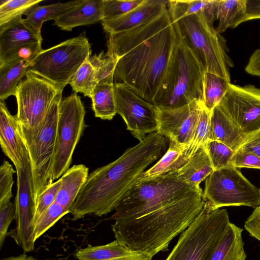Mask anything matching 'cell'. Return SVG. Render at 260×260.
Masks as SVG:
<instances>
[{"label": "cell", "instance_id": "obj_1", "mask_svg": "<svg viewBox=\"0 0 260 260\" xmlns=\"http://www.w3.org/2000/svg\"><path fill=\"white\" fill-rule=\"evenodd\" d=\"M203 193L200 186L179 180L175 171L138 182L110 217L115 240L153 257L201 213Z\"/></svg>", "mask_w": 260, "mask_h": 260}, {"label": "cell", "instance_id": "obj_2", "mask_svg": "<svg viewBox=\"0 0 260 260\" xmlns=\"http://www.w3.org/2000/svg\"><path fill=\"white\" fill-rule=\"evenodd\" d=\"M176 39L167 6L139 26L109 35L107 53L117 59L113 83H122L153 103L164 79Z\"/></svg>", "mask_w": 260, "mask_h": 260}, {"label": "cell", "instance_id": "obj_3", "mask_svg": "<svg viewBox=\"0 0 260 260\" xmlns=\"http://www.w3.org/2000/svg\"><path fill=\"white\" fill-rule=\"evenodd\" d=\"M165 138L152 133L115 160L89 174L70 209L72 219L115 210L146 169L161 155L167 145Z\"/></svg>", "mask_w": 260, "mask_h": 260}, {"label": "cell", "instance_id": "obj_4", "mask_svg": "<svg viewBox=\"0 0 260 260\" xmlns=\"http://www.w3.org/2000/svg\"><path fill=\"white\" fill-rule=\"evenodd\" d=\"M175 28L174 46L162 83L152 103L168 109L180 107L195 100L204 102L205 72Z\"/></svg>", "mask_w": 260, "mask_h": 260}, {"label": "cell", "instance_id": "obj_5", "mask_svg": "<svg viewBox=\"0 0 260 260\" xmlns=\"http://www.w3.org/2000/svg\"><path fill=\"white\" fill-rule=\"evenodd\" d=\"M173 23L205 72L231 82L230 70L234 63L224 38L216 31L213 24L199 14L186 16Z\"/></svg>", "mask_w": 260, "mask_h": 260}, {"label": "cell", "instance_id": "obj_6", "mask_svg": "<svg viewBox=\"0 0 260 260\" xmlns=\"http://www.w3.org/2000/svg\"><path fill=\"white\" fill-rule=\"evenodd\" d=\"M230 223L225 209L212 210L205 203L201 213L181 234L165 260H208Z\"/></svg>", "mask_w": 260, "mask_h": 260}, {"label": "cell", "instance_id": "obj_7", "mask_svg": "<svg viewBox=\"0 0 260 260\" xmlns=\"http://www.w3.org/2000/svg\"><path fill=\"white\" fill-rule=\"evenodd\" d=\"M90 48L88 39L84 33L82 34L52 47L43 49L30 60L28 70L63 90L91 54Z\"/></svg>", "mask_w": 260, "mask_h": 260}, {"label": "cell", "instance_id": "obj_8", "mask_svg": "<svg viewBox=\"0 0 260 260\" xmlns=\"http://www.w3.org/2000/svg\"><path fill=\"white\" fill-rule=\"evenodd\" d=\"M16 88V114L25 142L40 131L56 95L62 89L47 79L27 70Z\"/></svg>", "mask_w": 260, "mask_h": 260}, {"label": "cell", "instance_id": "obj_9", "mask_svg": "<svg viewBox=\"0 0 260 260\" xmlns=\"http://www.w3.org/2000/svg\"><path fill=\"white\" fill-rule=\"evenodd\" d=\"M203 196L212 210L241 206L255 209L260 206V189L252 184L232 165L214 170L206 179Z\"/></svg>", "mask_w": 260, "mask_h": 260}, {"label": "cell", "instance_id": "obj_10", "mask_svg": "<svg viewBox=\"0 0 260 260\" xmlns=\"http://www.w3.org/2000/svg\"><path fill=\"white\" fill-rule=\"evenodd\" d=\"M85 114L84 105L76 92L61 100L52 169L53 182L70 168L75 149L85 128Z\"/></svg>", "mask_w": 260, "mask_h": 260}, {"label": "cell", "instance_id": "obj_11", "mask_svg": "<svg viewBox=\"0 0 260 260\" xmlns=\"http://www.w3.org/2000/svg\"><path fill=\"white\" fill-rule=\"evenodd\" d=\"M62 92H60L54 99L38 134L25 142L30 157L35 202L53 182L52 169Z\"/></svg>", "mask_w": 260, "mask_h": 260}, {"label": "cell", "instance_id": "obj_12", "mask_svg": "<svg viewBox=\"0 0 260 260\" xmlns=\"http://www.w3.org/2000/svg\"><path fill=\"white\" fill-rule=\"evenodd\" d=\"M17 192L15 198V226L8 233L24 252L34 249V218L36 202L34 197L30 162L17 170Z\"/></svg>", "mask_w": 260, "mask_h": 260}, {"label": "cell", "instance_id": "obj_13", "mask_svg": "<svg viewBox=\"0 0 260 260\" xmlns=\"http://www.w3.org/2000/svg\"><path fill=\"white\" fill-rule=\"evenodd\" d=\"M113 86L117 113L133 136L141 142L147 134L157 132L156 106L124 84L115 83Z\"/></svg>", "mask_w": 260, "mask_h": 260}, {"label": "cell", "instance_id": "obj_14", "mask_svg": "<svg viewBox=\"0 0 260 260\" xmlns=\"http://www.w3.org/2000/svg\"><path fill=\"white\" fill-rule=\"evenodd\" d=\"M219 106L245 135L260 129V88L231 83Z\"/></svg>", "mask_w": 260, "mask_h": 260}, {"label": "cell", "instance_id": "obj_15", "mask_svg": "<svg viewBox=\"0 0 260 260\" xmlns=\"http://www.w3.org/2000/svg\"><path fill=\"white\" fill-rule=\"evenodd\" d=\"M41 31L19 16L0 26V66L20 58L31 60L42 50Z\"/></svg>", "mask_w": 260, "mask_h": 260}, {"label": "cell", "instance_id": "obj_16", "mask_svg": "<svg viewBox=\"0 0 260 260\" xmlns=\"http://www.w3.org/2000/svg\"><path fill=\"white\" fill-rule=\"evenodd\" d=\"M204 102L197 100L172 109L156 106L157 132L181 145H188L194 135Z\"/></svg>", "mask_w": 260, "mask_h": 260}, {"label": "cell", "instance_id": "obj_17", "mask_svg": "<svg viewBox=\"0 0 260 260\" xmlns=\"http://www.w3.org/2000/svg\"><path fill=\"white\" fill-rule=\"evenodd\" d=\"M0 144L3 153L13 163L16 170L30 162L18 118L16 115L10 113L5 101L1 100Z\"/></svg>", "mask_w": 260, "mask_h": 260}, {"label": "cell", "instance_id": "obj_18", "mask_svg": "<svg viewBox=\"0 0 260 260\" xmlns=\"http://www.w3.org/2000/svg\"><path fill=\"white\" fill-rule=\"evenodd\" d=\"M169 1L144 0L139 6L115 18L103 20L102 25L109 35L132 30L144 22L155 13L167 6Z\"/></svg>", "mask_w": 260, "mask_h": 260}, {"label": "cell", "instance_id": "obj_19", "mask_svg": "<svg viewBox=\"0 0 260 260\" xmlns=\"http://www.w3.org/2000/svg\"><path fill=\"white\" fill-rule=\"evenodd\" d=\"M103 20L102 0H83L56 18L53 24L62 30L71 31L75 27Z\"/></svg>", "mask_w": 260, "mask_h": 260}, {"label": "cell", "instance_id": "obj_20", "mask_svg": "<svg viewBox=\"0 0 260 260\" xmlns=\"http://www.w3.org/2000/svg\"><path fill=\"white\" fill-rule=\"evenodd\" d=\"M78 260H151L152 257L133 250L116 240L106 244L80 249L76 253Z\"/></svg>", "mask_w": 260, "mask_h": 260}, {"label": "cell", "instance_id": "obj_21", "mask_svg": "<svg viewBox=\"0 0 260 260\" xmlns=\"http://www.w3.org/2000/svg\"><path fill=\"white\" fill-rule=\"evenodd\" d=\"M212 140L219 141L236 151L247 135L222 111L219 105L211 112Z\"/></svg>", "mask_w": 260, "mask_h": 260}, {"label": "cell", "instance_id": "obj_22", "mask_svg": "<svg viewBox=\"0 0 260 260\" xmlns=\"http://www.w3.org/2000/svg\"><path fill=\"white\" fill-rule=\"evenodd\" d=\"M191 156L188 145L183 146L174 141H169V148L165 154L156 164L143 173L138 182L176 171L182 167Z\"/></svg>", "mask_w": 260, "mask_h": 260}, {"label": "cell", "instance_id": "obj_23", "mask_svg": "<svg viewBox=\"0 0 260 260\" xmlns=\"http://www.w3.org/2000/svg\"><path fill=\"white\" fill-rule=\"evenodd\" d=\"M214 171L205 145L199 147L189 160L175 171L177 178L194 186L200 184Z\"/></svg>", "mask_w": 260, "mask_h": 260}, {"label": "cell", "instance_id": "obj_24", "mask_svg": "<svg viewBox=\"0 0 260 260\" xmlns=\"http://www.w3.org/2000/svg\"><path fill=\"white\" fill-rule=\"evenodd\" d=\"M242 232V228L231 222L208 260H245Z\"/></svg>", "mask_w": 260, "mask_h": 260}, {"label": "cell", "instance_id": "obj_25", "mask_svg": "<svg viewBox=\"0 0 260 260\" xmlns=\"http://www.w3.org/2000/svg\"><path fill=\"white\" fill-rule=\"evenodd\" d=\"M88 173V168L84 165H75L70 168L60 178L61 185L55 202L68 210L69 213Z\"/></svg>", "mask_w": 260, "mask_h": 260}, {"label": "cell", "instance_id": "obj_26", "mask_svg": "<svg viewBox=\"0 0 260 260\" xmlns=\"http://www.w3.org/2000/svg\"><path fill=\"white\" fill-rule=\"evenodd\" d=\"M216 0L169 1L168 11L172 21L192 14L203 16L213 24Z\"/></svg>", "mask_w": 260, "mask_h": 260}, {"label": "cell", "instance_id": "obj_27", "mask_svg": "<svg viewBox=\"0 0 260 260\" xmlns=\"http://www.w3.org/2000/svg\"><path fill=\"white\" fill-rule=\"evenodd\" d=\"M246 0H216L215 19L218 22L216 31L220 34L228 28L242 23L246 10Z\"/></svg>", "mask_w": 260, "mask_h": 260}, {"label": "cell", "instance_id": "obj_28", "mask_svg": "<svg viewBox=\"0 0 260 260\" xmlns=\"http://www.w3.org/2000/svg\"><path fill=\"white\" fill-rule=\"evenodd\" d=\"M83 0H78L67 3L39 6L36 4L28 9L23 15L26 16L24 22L36 30L41 31L44 22L55 20L62 14L73 7L81 4Z\"/></svg>", "mask_w": 260, "mask_h": 260}, {"label": "cell", "instance_id": "obj_29", "mask_svg": "<svg viewBox=\"0 0 260 260\" xmlns=\"http://www.w3.org/2000/svg\"><path fill=\"white\" fill-rule=\"evenodd\" d=\"M30 60L20 58L0 66V100L5 101L11 95H15L16 88L25 75L30 64Z\"/></svg>", "mask_w": 260, "mask_h": 260}, {"label": "cell", "instance_id": "obj_30", "mask_svg": "<svg viewBox=\"0 0 260 260\" xmlns=\"http://www.w3.org/2000/svg\"><path fill=\"white\" fill-rule=\"evenodd\" d=\"M91 99L92 109L96 117L110 120L117 114L113 83H99Z\"/></svg>", "mask_w": 260, "mask_h": 260}, {"label": "cell", "instance_id": "obj_31", "mask_svg": "<svg viewBox=\"0 0 260 260\" xmlns=\"http://www.w3.org/2000/svg\"><path fill=\"white\" fill-rule=\"evenodd\" d=\"M231 82L213 73L205 72L204 77V104L210 112L219 105Z\"/></svg>", "mask_w": 260, "mask_h": 260}, {"label": "cell", "instance_id": "obj_32", "mask_svg": "<svg viewBox=\"0 0 260 260\" xmlns=\"http://www.w3.org/2000/svg\"><path fill=\"white\" fill-rule=\"evenodd\" d=\"M89 56L79 68L69 84L75 92H81L84 96L91 98L98 82Z\"/></svg>", "mask_w": 260, "mask_h": 260}, {"label": "cell", "instance_id": "obj_33", "mask_svg": "<svg viewBox=\"0 0 260 260\" xmlns=\"http://www.w3.org/2000/svg\"><path fill=\"white\" fill-rule=\"evenodd\" d=\"M89 59L94 68L98 84L113 83L117 58L112 55L102 51L99 54L90 55Z\"/></svg>", "mask_w": 260, "mask_h": 260}, {"label": "cell", "instance_id": "obj_34", "mask_svg": "<svg viewBox=\"0 0 260 260\" xmlns=\"http://www.w3.org/2000/svg\"><path fill=\"white\" fill-rule=\"evenodd\" d=\"M212 140L211 112L206 108L204 104L199 115L193 137L188 145V148L191 153L194 154L200 146L205 145Z\"/></svg>", "mask_w": 260, "mask_h": 260}, {"label": "cell", "instance_id": "obj_35", "mask_svg": "<svg viewBox=\"0 0 260 260\" xmlns=\"http://www.w3.org/2000/svg\"><path fill=\"white\" fill-rule=\"evenodd\" d=\"M42 1V0H1L0 26L5 25L19 16H22L28 9L36 4H39Z\"/></svg>", "mask_w": 260, "mask_h": 260}, {"label": "cell", "instance_id": "obj_36", "mask_svg": "<svg viewBox=\"0 0 260 260\" xmlns=\"http://www.w3.org/2000/svg\"><path fill=\"white\" fill-rule=\"evenodd\" d=\"M69 213V211L56 202H54L36 221L34 236L36 241L59 219Z\"/></svg>", "mask_w": 260, "mask_h": 260}, {"label": "cell", "instance_id": "obj_37", "mask_svg": "<svg viewBox=\"0 0 260 260\" xmlns=\"http://www.w3.org/2000/svg\"><path fill=\"white\" fill-rule=\"evenodd\" d=\"M214 170L223 169L231 165L235 151L225 144L215 140L205 145Z\"/></svg>", "mask_w": 260, "mask_h": 260}, {"label": "cell", "instance_id": "obj_38", "mask_svg": "<svg viewBox=\"0 0 260 260\" xmlns=\"http://www.w3.org/2000/svg\"><path fill=\"white\" fill-rule=\"evenodd\" d=\"M144 1V0H102L103 20L123 15L140 5Z\"/></svg>", "mask_w": 260, "mask_h": 260}, {"label": "cell", "instance_id": "obj_39", "mask_svg": "<svg viewBox=\"0 0 260 260\" xmlns=\"http://www.w3.org/2000/svg\"><path fill=\"white\" fill-rule=\"evenodd\" d=\"M15 173L12 166L5 160L0 167V205L10 202L13 197V175Z\"/></svg>", "mask_w": 260, "mask_h": 260}, {"label": "cell", "instance_id": "obj_40", "mask_svg": "<svg viewBox=\"0 0 260 260\" xmlns=\"http://www.w3.org/2000/svg\"><path fill=\"white\" fill-rule=\"evenodd\" d=\"M60 178L53 182L37 198L36 201V212L34 224L38 218L55 201L59 190Z\"/></svg>", "mask_w": 260, "mask_h": 260}, {"label": "cell", "instance_id": "obj_41", "mask_svg": "<svg viewBox=\"0 0 260 260\" xmlns=\"http://www.w3.org/2000/svg\"><path fill=\"white\" fill-rule=\"evenodd\" d=\"M15 206L10 202L0 205V247L2 248L11 222L15 219Z\"/></svg>", "mask_w": 260, "mask_h": 260}, {"label": "cell", "instance_id": "obj_42", "mask_svg": "<svg viewBox=\"0 0 260 260\" xmlns=\"http://www.w3.org/2000/svg\"><path fill=\"white\" fill-rule=\"evenodd\" d=\"M231 164L237 168L260 169V157L251 152L237 150L232 157Z\"/></svg>", "mask_w": 260, "mask_h": 260}, {"label": "cell", "instance_id": "obj_43", "mask_svg": "<svg viewBox=\"0 0 260 260\" xmlns=\"http://www.w3.org/2000/svg\"><path fill=\"white\" fill-rule=\"evenodd\" d=\"M244 228L251 236L260 241V206L254 209L247 219Z\"/></svg>", "mask_w": 260, "mask_h": 260}, {"label": "cell", "instance_id": "obj_44", "mask_svg": "<svg viewBox=\"0 0 260 260\" xmlns=\"http://www.w3.org/2000/svg\"><path fill=\"white\" fill-rule=\"evenodd\" d=\"M238 150L251 152L260 157V129L247 135Z\"/></svg>", "mask_w": 260, "mask_h": 260}, {"label": "cell", "instance_id": "obj_45", "mask_svg": "<svg viewBox=\"0 0 260 260\" xmlns=\"http://www.w3.org/2000/svg\"><path fill=\"white\" fill-rule=\"evenodd\" d=\"M260 19V0H246V10L242 23Z\"/></svg>", "mask_w": 260, "mask_h": 260}, {"label": "cell", "instance_id": "obj_46", "mask_svg": "<svg viewBox=\"0 0 260 260\" xmlns=\"http://www.w3.org/2000/svg\"><path fill=\"white\" fill-rule=\"evenodd\" d=\"M245 71L248 74L260 78V49H256L251 54Z\"/></svg>", "mask_w": 260, "mask_h": 260}, {"label": "cell", "instance_id": "obj_47", "mask_svg": "<svg viewBox=\"0 0 260 260\" xmlns=\"http://www.w3.org/2000/svg\"><path fill=\"white\" fill-rule=\"evenodd\" d=\"M2 260H38L31 256L23 254L16 256H12Z\"/></svg>", "mask_w": 260, "mask_h": 260}]
</instances>
